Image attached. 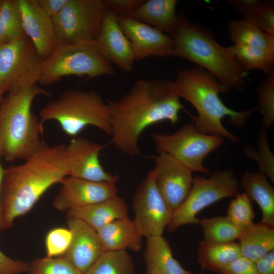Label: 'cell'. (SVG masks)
I'll list each match as a JSON object with an SVG mask.
<instances>
[{"mask_svg": "<svg viewBox=\"0 0 274 274\" xmlns=\"http://www.w3.org/2000/svg\"><path fill=\"white\" fill-rule=\"evenodd\" d=\"M220 273L257 274V272L254 262L240 256L229 263Z\"/></svg>", "mask_w": 274, "mask_h": 274, "instance_id": "obj_39", "label": "cell"}, {"mask_svg": "<svg viewBox=\"0 0 274 274\" xmlns=\"http://www.w3.org/2000/svg\"><path fill=\"white\" fill-rule=\"evenodd\" d=\"M204 241L211 243H226L238 239L243 231L226 216H216L199 220Z\"/></svg>", "mask_w": 274, "mask_h": 274, "instance_id": "obj_30", "label": "cell"}, {"mask_svg": "<svg viewBox=\"0 0 274 274\" xmlns=\"http://www.w3.org/2000/svg\"><path fill=\"white\" fill-rule=\"evenodd\" d=\"M157 187L174 212L184 201L192 186V172L166 153L153 156Z\"/></svg>", "mask_w": 274, "mask_h": 274, "instance_id": "obj_13", "label": "cell"}, {"mask_svg": "<svg viewBox=\"0 0 274 274\" xmlns=\"http://www.w3.org/2000/svg\"><path fill=\"white\" fill-rule=\"evenodd\" d=\"M175 81L168 79H139L129 91L115 100H107L111 142L124 154H142L139 139L148 127L162 121L176 124L184 110Z\"/></svg>", "mask_w": 274, "mask_h": 274, "instance_id": "obj_2", "label": "cell"}, {"mask_svg": "<svg viewBox=\"0 0 274 274\" xmlns=\"http://www.w3.org/2000/svg\"><path fill=\"white\" fill-rule=\"evenodd\" d=\"M42 63L26 35L0 44V90L3 94L37 84Z\"/></svg>", "mask_w": 274, "mask_h": 274, "instance_id": "obj_11", "label": "cell"}, {"mask_svg": "<svg viewBox=\"0 0 274 274\" xmlns=\"http://www.w3.org/2000/svg\"><path fill=\"white\" fill-rule=\"evenodd\" d=\"M104 147L101 145L85 155L70 170L68 176L94 182L116 183L118 176L105 171L100 163L99 153Z\"/></svg>", "mask_w": 274, "mask_h": 274, "instance_id": "obj_29", "label": "cell"}, {"mask_svg": "<svg viewBox=\"0 0 274 274\" xmlns=\"http://www.w3.org/2000/svg\"><path fill=\"white\" fill-rule=\"evenodd\" d=\"M114 70L94 45L60 44L54 53L42 63L38 83L49 85L68 76L88 79L110 75Z\"/></svg>", "mask_w": 274, "mask_h": 274, "instance_id": "obj_7", "label": "cell"}, {"mask_svg": "<svg viewBox=\"0 0 274 274\" xmlns=\"http://www.w3.org/2000/svg\"><path fill=\"white\" fill-rule=\"evenodd\" d=\"M29 274H83L62 257H43L29 264Z\"/></svg>", "mask_w": 274, "mask_h": 274, "instance_id": "obj_35", "label": "cell"}, {"mask_svg": "<svg viewBox=\"0 0 274 274\" xmlns=\"http://www.w3.org/2000/svg\"><path fill=\"white\" fill-rule=\"evenodd\" d=\"M39 116L42 124L56 121L64 132L73 138L89 125L111 135L107 104L95 90H66L56 99L46 103Z\"/></svg>", "mask_w": 274, "mask_h": 274, "instance_id": "obj_6", "label": "cell"}, {"mask_svg": "<svg viewBox=\"0 0 274 274\" xmlns=\"http://www.w3.org/2000/svg\"><path fill=\"white\" fill-rule=\"evenodd\" d=\"M170 36L174 42L175 56L192 61L211 73L228 92L244 91L247 72L210 31L181 13Z\"/></svg>", "mask_w": 274, "mask_h": 274, "instance_id": "obj_4", "label": "cell"}, {"mask_svg": "<svg viewBox=\"0 0 274 274\" xmlns=\"http://www.w3.org/2000/svg\"><path fill=\"white\" fill-rule=\"evenodd\" d=\"M238 240L241 256L255 262L274 250V227L254 223L243 231Z\"/></svg>", "mask_w": 274, "mask_h": 274, "instance_id": "obj_24", "label": "cell"}, {"mask_svg": "<svg viewBox=\"0 0 274 274\" xmlns=\"http://www.w3.org/2000/svg\"><path fill=\"white\" fill-rule=\"evenodd\" d=\"M106 9L102 0H69L52 18L59 43L94 45Z\"/></svg>", "mask_w": 274, "mask_h": 274, "instance_id": "obj_10", "label": "cell"}, {"mask_svg": "<svg viewBox=\"0 0 274 274\" xmlns=\"http://www.w3.org/2000/svg\"><path fill=\"white\" fill-rule=\"evenodd\" d=\"M144 257L146 274H192L173 257L168 243L162 235L147 238Z\"/></svg>", "mask_w": 274, "mask_h": 274, "instance_id": "obj_22", "label": "cell"}, {"mask_svg": "<svg viewBox=\"0 0 274 274\" xmlns=\"http://www.w3.org/2000/svg\"><path fill=\"white\" fill-rule=\"evenodd\" d=\"M145 0H105L106 7L118 17H128Z\"/></svg>", "mask_w": 274, "mask_h": 274, "instance_id": "obj_38", "label": "cell"}, {"mask_svg": "<svg viewBox=\"0 0 274 274\" xmlns=\"http://www.w3.org/2000/svg\"><path fill=\"white\" fill-rule=\"evenodd\" d=\"M39 95L52 96L36 84L8 92L0 101V153L9 162L27 160L45 143L41 139L43 124L31 111L34 98Z\"/></svg>", "mask_w": 274, "mask_h": 274, "instance_id": "obj_5", "label": "cell"}, {"mask_svg": "<svg viewBox=\"0 0 274 274\" xmlns=\"http://www.w3.org/2000/svg\"><path fill=\"white\" fill-rule=\"evenodd\" d=\"M118 19L130 43L135 60L175 56L174 42L169 35L130 17H118Z\"/></svg>", "mask_w": 274, "mask_h": 274, "instance_id": "obj_14", "label": "cell"}, {"mask_svg": "<svg viewBox=\"0 0 274 274\" xmlns=\"http://www.w3.org/2000/svg\"><path fill=\"white\" fill-rule=\"evenodd\" d=\"M124 199L117 195L106 200L69 210L67 217L78 218L97 231L110 222L128 216Z\"/></svg>", "mask_w": 274, "mask_h": 274, "instance_id": "obj_20", "label": "cell"}, {"mask_svg": "<svg viewBox=\"0 0 274 274\" xmlns=\"http://www.w3.org/2000/svg\"><path fill=\"white\" fill-rule=\"evenodd\" d=\"M1 153H0V232L2 231V215H1V188H2V184L3 179V176L4 174V171L5 168H4L2 165L1 162Z\"/></svg>", "mask_w": 274, "mask_h": 274, "instance_id": "obj_43", "label": "cell"}, {"mask_svg": "<svg viewBox=\"0 0 274 274\" xmlns=\"http://www.w3.org/2000/svg\"><path fill=\"white\" fill-rule=\"evenodd\" d=\"M59 183L61 187L53 205L60 211L99 202L118 193L115 183L94 182L66 176Z\"/></svg>", "mask_w": 274, "mask_h": 274, "instance_id": "obj_15", "label": "cell"}, {"mask_svg": "<svg viewBox=\"0 0 274 274\" xmlns=\"http://www.w3.org/2000/svg\"><path fill=\"white\" fill-rule=\"evenodd\" d=\"M177 0H148L129 16L170 36L177 24Z\"/></svg>", "mask_w": 274, "mask_h": 274, "instance_id": "obj_21", "label": "cell"}, {"mask_svg": "<svg viewBox=\"0 0 274 274\" xmlns=\"http://www.w3.org/2000/svg\"><path fill=\"white\" fill-rule=\"evenodd\" d=\"M152 138L157 154H168L191 172L209 175L204 166L206 157L223 144L224 138L199 132L192 121L184 124L173 133H153Z\"/></svg>", "mask_w": 274, "mask_h": 274, "instance_id": "obj_9", "label": "cell"}, {"mask_svg": "<svg viewBox=\"0 0 274 274\" xmlns=\"http://www.w3.org/2000/svg\"><path fill=\"white\" fill-rule=\"evenodd\" d=\"M241 256L238 243H216L201 241L198 245L197 260L207 270L220 273L233 260Z\"/></svg>", "mask_w": 274, "mask_h": 274, "instance_id": "obj_25", "label": "cell"}, {"mask_svg": "<svg viewBox=\"0 0 274 274\" xmlns=\"http://www.w3.org/2000/svg\"><path fill=\"white\" fill-rule=\"evenodd\" d=\"M25 35L17 0H3L0 9V44Z\"/></svg>", "mask_w": 274, "mask_h": 274, "instance_id": "obj_31", "label": "cell"}, {"mask_svg": "<svg viewBox=\"0 0 274 274\" xmlns=\"http://www.w3.org/2000/svg\"><path fill=\"white\" fill-rule=\"evenodd\" d=\"M228 29L234 44L261 48L274 55V36L266 33L249 21L244 18L231 21Z\"/></svg>", "mask_w": 274, "mask_h": 274, "instance_id": "obj_27", "label": "cell"}, {"mask_svg": "<svg viewBox=\"0 0 274 274\" xmlns=\"http://www.w3.org/2000/svg\"><path fill=\"white\" fill-rule=\"evenodd\" d=\"M239 183L229 170L216 172L209 177L193 178L191 189L184 201L173 213L167 225L170 231L181 226L198 224L199 212L215 202L239 193Z\"/></svg>", "mask_w": 274, "mask_h": 274, "instance_id": "obj_8", "label": "cell"}, {"mask_svg": "<svg viewBox=\"0 0 274 274\" xmlns=\"http://www.w3.org/2000/svg\"><path fill=\"white\" fill-rule=\"evenodd\" d=\"M257 274H274V250L255 262Z\"/></svg>", "mask_w": 274, "mask_h": 274, "instance_id": "obj_42", "label": "cell"}, {"mask_svg": "<svg viewBox=\"0 0 274 274\" xmlns=\"http://www.w3.org/2000/svg\"><path fill=\"white\" fill-rule=\"evenodd\" d=\"M244 193L260 207L262 223L274 227V189L260 172L246 171L241 183Z\"/></svg>", "mask_w": 274, "mask_h": 274, "instance_id": "obj_23", "label": "cell"}, {"mask_svg": "<svg viewBox=\"0 0 274 274\" xmlns=\"http://www.w3.org/2000/svg\"><path fill=\"white\" fill-rule=\"evenodd\" d=\"M94 46L110 63L125 72L132 71L135 60L130 43L119 25L118 16L107 8Z\"/></svg>", "mask_w": 274, "mask_h": 274, "instance_id": "obj_16", "label": "cell"}, {"mask_svg": "<svg viewBox=\"0 0 274 274\" xmlns=\"http://www.w3.org/2000/svg\"><path fill=\"white\" fill-rule=\"evenodd\" d=\"M3 97V94L0 90V101L2 99Z\"/></svg>", "mask_w": 274, "mask_h": 274, "instance_id": "obj_44", "label": "cell"}, {"mask_svg": "<svg viewBox=\"0 0 274 274\" xmlns=\"http://www.w3.org/2000/svg\"><path fill=\"white\" fill-rule=\"evenodd\" d=\"M72 238V234L68 228L58 227L51 230L45 238L46 257L52 258L63 255L70 247Z\"/></svg>", "mask_w": 274, "mask_h": 274, "instance_id": "obj_37", "label": "cell"}, {"mask_svg": "<svg viewBox=\"0 0 274 274\" xmlns=\"http://www.w3.org/2000/svg\"><path fill=\"white\" fill-rule=\"evenodd\" d=\"M17 1L25 35L32 42L42 62L59 44L52 18L41 9L36 0Z\"/></svg>", "mask_w": 274, "mask_h": 274, "instance_id": "obj_17", "label": "cell"}, {"mask_svg": "<svg viewBox=\"0 0 274 274\" xmlns=\"http://www.w3.org/2000/svg\"><path fill=\"white\" fill-rule=\"evenodd\" d=\"M96 231L103 252L127 249L138 251L142 246L143 236L128 216L116 219Z\"/></svg>", "mask_w": 274, "mask_h": 274, "instance_id": "obj_19", "label": "cell"}, {"mask_svg": "<svg viewBox=\"0 0 274 274\" xmlns=\"http://www.w3.org/2000/svg\"><path fill=\"white\" fill-rule=\"evenodd\" d=\"M41 9L52 18L57 15L69 0H36Z\"/></svg>", "mask_w": 274, "mask_h": 274, "instance_id": "obj_41", "label": "cell"}, {"mask_svg": "<svg viewBox=\"0 0 274 274\" xmlns=\"http://www.w3.org/2000/svg\"><path fill=\"white\" fill-rule=\"evenodd\" d=\"M132 207L134 214L133 221L143 237L162 235L174 211L157 187L154 169L148 173L138 187Z\"/></svg>", "mask_w": 274, "mask_h": 274, "instance_id": "obj_12", "label": "cell"}, {"mask_svg": "<svg viewBox=\"0 0 274 274\" xmlns=\"http://www.w3.org/2000/svg\"><path fill=\"white\" fill-rule=\"evenodd\" d=\"M258 150L254 151L251 148H245L246 156L252 158L258 163L259 172L264 175L274 182V157L269 148L267 133L263 130L258 140Z\"/></svg>", "mask_w": 274, "mask_h": 274, "instance_id": "obj_36", "label": "cell"}, {"mask_svg": "<svg viewBox=\"0 0 274 274\" xmlns=\"http://www.w3.org/2000/svg\"><path fill=\"white\" fill-rule=\"evenodd\" d=\"M181 98L191 103L197 115L189 114L197 130L202 133L226 138L233 144L239 138L223 126L222 120L228 117L234 127L241 128L247 122L255 108L244 111L230 109L221 100L220 93L228 92L217 79L198 66L179 71L175 80Z\"/></svg>", "mask_w": 274, "mask_h": 274, "instance_id": "obj_3", "label": "cell"}, {"mask_svg": "<svg viewBox=\"0 0 274 274\" xmlns=\"http://www.w3.org/2000/svg\"><path fill=\"white\" fill-rule=\"evenodd\" d=\"M3 0H0V9L2 5Z\"/></svg>", "mask_w": 274, "mask_h": 274, "instance_id": "obj_45", "label": "cell"}, {"mask_svg": "<svg viewBox=\"0 0 274 274\" xmlns=\"http://www.w3.org/2000/svg\"><path fill=\"white\" fill-rule=\"evenodd\" d=\"M132 259L126 251L103 252L84 274H134Z\"/></svg>", "mask_w": 274, "mask_h": 274, "instance_id": "obj_32", "label": "cell"}, {"mask_svg": "<svg viewBox=\"0 0 274 274\" xmlns=\"http://www.w3.org/2000/svg\"><path fill=\"white\" fill-rule=\"evenodd\" d=\"M257 92L262 125L268 128L274 123V71L269 73L260 83Z\"/></svg>", "mask_w": 274, "mask_h": 274, "instance_id": "obj_33", "label": "cell"}, {"mask_svg": "<svg viewBox=\"0 0 274 274\" xmlns=\"http://www.w3.org/2000/svg\"><path fill=\"white\" fill-rule=\"evenodd\" d=\"M199 274H203V273H199Z\"/></svg>", "mask_w": 274, "mask_h": 274, "instance_id": "obj_46", "label": "cell"}, {"mask_svg": "<svg viewBox=\"0 0 274 274\" xmlns=\"http://www.w3.org/2000/svg\"><path fill=\"white\" fill-rule=\"evenodd\" d=\"M95 143L74 138L66 146L45 142L22 164L5 169L1 192L3 229L11 228L19 217L28 212L52 185L60 183Z\"/></svg>", "mask_w": 274, "mask_h": 274, "instance_id": "obj_1", "label": "cell"}, {"mask_svg": "<svg viewBox=\"0 0 274 274\" xmlns=\"http://www.w3.org/2000/svg\"><path fill=\"white\" fill-rule=\"evenodd\" d=\"M227 3L244 19L274 36L273 1L229 0Z\"/></svg>", "mask_w": 274, "mask_h": 274, "instance_id": "obj_26", "label": "cell"}, {"mask_svg": "<svg viewBox=\"0 0 274 274\" xmlns=\"http://www.w3.org/2000/svg\"><path fill=\"white\" fill-rule=\"evenodd\" d=\"M227 49L246 72L258 70L268 74L274 71V55L262 48L234 44Z\"/></svg>", "mask_w": 274, "mask_h": 274, "instance_id": "obj_28", "label": "cell"}, {"mask_svg": "<svg viewBox=\"0 0 274 274\" xmlns=\"http://www.w3.org/2000/svg\"><path fill=\"white\" fill-rule=\"evenodd\" d=\"M67 218L72 238L68 250L61 257L84 274L103 252L97 233L81 220Z\"/></svg>", "mask_w": 274, "mask_h": 274, "instance_id": "obj_18", "label": "cell"}, {"mask_svg": "<svg viewBox=\"0 0 274 274\" xmlns=\"http://www.w3.org/2000/svg\"><path fill=\"white\" fill-rule=\"evenodd\" d=\"M235 197L229 206L226 216L236 226L244 230L254 223L252 202L244 192L239 193Z\"/></svg>", "mask_w": 274, "mask_h": 274, "instance_id": "obj_34", "label": "cell"}, {"mask_svg": "<svg viewBox=\"0 0 274 274\" xmlns=\"http://www.w3.org/2000/svg\"><path fill=\"white\" fill-rule=\"evenodd\" d=\"M28 269L29 264L11 258L0 250V274H21Z\"/></svg>", "mask_w": 274, "mask_h": 274, "instance_id": "obj_40", "label": "cell"}]
</instances>
